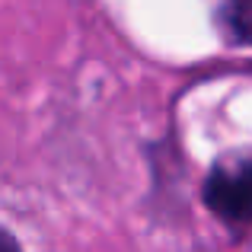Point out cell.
<instances>
[{"instance_id": "obj_2", "label": "cell", "mask_w": 252, "mask_h": 252, "mask_svg": "<svg viewBox=\"0 0 252 252\" xmlns=\"http://www.w3.org/2000/svg\"><path fill=\"white\" fill-rule=\"evenodd\" d=\"M217 26L233 45H252V0H214Z\"/></svg>"}, {"instance_id": "obj_1", "label": "cell", "mask_w": 252, "mask_h": 252, "mask_svg": "<svg viewBox=\"0 0 252 252\" xmlns=\"http://www.w3.org/2000/svg\"><path fill=\"white\" fill-rule=\"evenodd\" d=\"M204 201L223 220H252V160L211 172Z\"/></svg>"}, {"instance_id": "obj_3", "label": "cell", "mask_w": 252, "mask_h": 252, "mask_svg": "<svg viewBox=\"0 0 252 252\" xmlns=\"http://www.w3.org/2000/svg\"><path fill=\"white\" fill-rule=\"evenodd\" d=\"M0 252H23V249H19V243L13 240V233H6L3 227H0Z\"/></svg>"}]
</instances>
